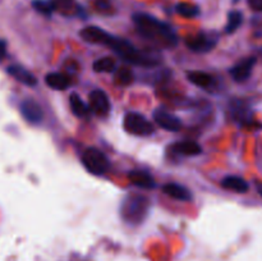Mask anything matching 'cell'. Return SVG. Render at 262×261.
I'll use <instances>...</instances> for the list:
<instances>
[{
    "mask_svg": "<svg viewBox=\"0 0 262 261\" xmlns=\"http://www.w3.org/2000/svg\"><path fill=\"white\" fill-rule=\"evenodd\" d=\"M56 9H60L63 13H71L74 9V0H54Z\"/></svg>",
    "mask_w": 262,
    "mask_h": 261,
    "instance_id": "484cf974",
    "label": "cell"
},
{
    "mask_svg": "<svg viewBox=\"0 0 262 261\" xmlns=\"http://www.w3.org/2000/svg\"><path fill=\"white\" fill-rule=\"evenodd\" d=\"M82 164L94 176L105 174L109 169V159L96 147H89L82 154Z\"/></svg>",
    "mask_w": 262,
    "mask_h": 261,
    "instance_id": "277c9868",
    "label": "cell"
},
{
    "mask_svg": "<svg viewBox=\"0 0 262 261\" xmlns=\"http://www.w3.org/2000/svg\"><path fill=\"white\" fill-rule=\"evenodd\" d=\"M177 13L184 18H194L200 14V9L197 5L189 4V3H179L176 7Z\"/></svg>",
    "mask_w": 262,
    "mask_h": 261,
    "instance_id": "cb8c5ba5",
    "label": "cell"
},
{
    "mask_svg": "<svg viewBox=\"0 0 262 261\" xmlns=\"http://www.w3.org/2000/svg\"><path fill=\"white\" fill-rule=\"evenodd\" d=\"M242 22H243L242 13L238 12V10H233V12H230L229 15H228V22H227V26H225V32H227L228 35L234 33L235 31L241 27Z\"/></svg>",
    "mask_w": 262,
    "mask_h": 261,
    "instance_id": "7402d4cb",
    "label": "cell"
},
{
    "mask_svg": "<svg viewBox=\"0 0 262 261\" xmlns=\"http://www.w3.org/2000/svg\"><path fill=\"white\" fill-rule=\"evenodd\" d=\"M222 186L224 188L229 189V191L237 192V193H246V192L250 189V186L246 182V179H243L242 177L238 176H228L225 177L222 181Z\"/></svg>",
    "mask_w": 262,
    "mask_h": 261,
    "instance_id": "e0dca14e",
    "label": "cell"
},
{
    "mask_svg": "<svg viewBox=\"0 0 262 261\" xmlns=\"http://www.w3.org/2000/svg\"><path fill=\"white\" fill-rule=\"evenodd\" d=\"M32 5L38 13L45 15H50L56 9L54 0H35Z\"/></svg>",
    "mask_w": 262,
    "mask_h": 261,
    "instance_id": "d4e9b609",
    "label": "cell"
},
{
    "mask_svg": "<svg viewBox=\"0 0 262 261\" xmlns=\"http://www.w3.org/2000/svg\"><path fill=\"white\" fill-rule=\"evenodd\" d=\"M154 120L164 129L169 132H177L182 128V122L178 117L171 113L166 112L165 109H158L154 113Z\"/></svg>",
    "mask_w": 262,
    "mask_h": 261,
    "instance_id": "30bf717a",
    "label": "cell"
},
{
    "mask_svg": "<svg viewBox=\"0 0 262 261\" xmlns=\"http://www.w3.org/2000/svg\"><path fill=\"white\" fill-rule=\"evenodd\" d=\"M248 5L256 12H262V0H248Z\"/></svg>",
    "mask_w": 262,
    "mask_h": 261,
    "instance_id": "4316f807",
    "label": "cell"
},
{
    "mask_svg": "<svg viewBox=\"0 0 262 261\" xmlns=\"http://www.w3.org/2000/svg\"><path fill=\"white\" fill-rule=\"evenodd\" d=\"M69 105H71V109L73 112V114L78 118H86L90 114V109L86 104L83 102V100L78 96L77 94H72L69 96Z\"/></svg>",
    "mask_w": 262,
    "mask_h": 261,
    "instance_id": "ffe728a7",
    "label": "cell"
},
{
    "mask_svg": "<svg viewBox=\"0 0 262 261\" xmlns=\"http://www.w3.org/2000/svg\"><path fill=\"white\" fill-rule=\"evenodd\" d=\"M173 153L182 156H196L202 154V148L196 141H181L173 145Z\"/></svg>",
    "mask_w": 262,
    "mask_h": 261,
    "instance_id": "2e32d148",
    "label": "cell"
},
{
    "mask_svg": "<svg viewBox=\"0 0 262 261\" xmlns=\"http://www.w3.org/2000/svg\"><path fill=\"white\" fill-rule=\"evenodd\" d=\"M20 114L31 124H40L43 120V110L37 101L33 99H26L20 102Z\"/></svg>",
    "mask_w": 262,
    "mask_h": 261,
    "instance_id": "9c48e42d",
    "label": "cell"
},
{
    "mask_svg": "<svg viewBox=\"0 0 262 261\" xmlns=\"http://www.w3.org/2000/svg\"><path fill=\"white\" fill-rule=\"evenodd\" d=\"M187 77H188L191 83L196 84V86L201 87V89H207V87H210L214 83V78L209 73H205V72L201 71L188 72Z\"/></svg>",
    "mask_w": 262,
    "mask_h": 261,
    "instance_id": "d6986e66",
    "label": "cell"
},
{
    "mask_svg": "<svg viewBox=\"0 0 262 261\" xmlns=\"http://www.w3.org/2000/svg\"><path fill=\"white\" fill-rule=\"evenodd\" d=\"M216 41L217 38H215L214 36L201 32L199 35L191 36V37L187 38L186 45L189 50L194 51V53H207V51H211L215 48Z\"/></svg>",
    "mask_w": 262,
    "mask_h": 261,
    "instance_id": "52a82bcc",
    "label": "cell"
},
{
    "mask_svg": "<svg viewBox=\"0 0 262 261\" xmlns=\"http://www.w3.org/2000/svg\"><path fill=\"white\" fill-rule=\"evenodd\" d=\"M133 22L138 32L145 38L152 40L168 48H174L178 44V37L173 27L168 23L161 22L155 17L146 13H137L133 15Z\"/></svg>",
    "mask_w": 262,
    "mask_h": 261,
    "instance_id": "6da1fadb",
    "label": "cell"
},
{
    "mask_svg": "<svg viewBox=\"0 0 262 261\" xmlns=\"http://www.w3.org/2000/svg\"><path fill=\"white\" fill-rule=\"evenodd\" d=\"M115 82L119 86H129L133 82V72L127 67H120L115 71Z\"/></svg>",
    "mask_w": 262,
    "mask_h": 261,
    "instance_id": "603a6c76",
    "label": "cell"
},
{
    "mask_svg": "<svg viewBox=\"0 0 262 261\" xmlns=\"http://www.w3.org/2000/svg\"><path fill=\"white\" fill-rule=\"evenodd\" d=\"M150 200L141 193H129L120 204V216L130 225H138L147 217L150 211Z\"/></svg>",
    "mask_w": 262,
    "mask_h": 261,
    "instance_id": "3957f363",
    "label": "cell"
},
{
    "mask_svg": "<svg viewBox=\"0 0 262 261\" xmlns=\"http://www.w3.org/2000/svg\"><path fill=\"white\" fill-rule=\"evenodd\" d=\"M123 127L129 135L133 136H150L154 133V125L150 120L142 114L129 112L123 119Z\"/></svg>",
    "mask_w": 262,
    "mask_h": 261,
    "instance_id": "5b68a950",
    "label": "cell"
},
{
    "mask_svg": "<svg viewBox=\"0 0 262 261\" xmlns=\"http://www.w3.org/2000/svg\"><path fill=\"white\" fill-rule=\"evenodd\" d=\"M7 72L13 77V78L17 79V81L20 82L22 84H26V86L33 87L37 84V78H36L35 74H32L30 71H27L25 67L18 66V64H13V66L8 67Z\"/></svg>",
    "mask_w": 262,
    "mask_h": 261,
    "instance_id": "7c38bea8",
    "label": "cell"
},
{
    "mask_svg": "<svg viewBox=\"0 0 262 261\" xmlns=\"http://www.w3.org/2000/svg\"><path fill=\"white\" fill-rule=\"evenodd\" d=\"M109 48L113 51H115L120 58L124 59L128 63L133 64V66L151 68V67L160 64L158 56H155L154 54L146 53V51H140L132 42H129L125 38L115 37L114 36L112 42L109 44Z\"/></svg>",
    "mask_w": 262,
    "mask_h": 261,
    "instance_id": "7a4b0ae2",
    "label": "cell"
},
{
    "mask_svg": "<svg viewBox=\"0 0 262 261\" xmlns=\"http://www.w3.org/2000/svg\"><path fill=\"white\" fill-rule=\"evenodd\" d=\"M230 112H232L233 119L242 125H250L251 123H253L252 110L243 102H233Z\"/></svg>",
    "mask_w": 262,
    "mask_h": 261,
    "instance_id": "4fadbf2b",
    "label": "cell"
},
{
    "mask_svg": "<svg viewBox=\"0 0 262 261\" xmlns=\"http://www.w3.org/2000/svg\"><path fill=\"white\" fill-rule=\"evenodd\" d=\"M92 68L96 73H113L117 71V63L110 56H105V58H100L94 61Z\"/></svg>",
    "mask_w": 262,
    "mask_h": 261,
    "instance_id": "44dd1931",
    "label": "cell"
},
{
    "mask_svg": "<svg viewBox=\"0 0 262 261\" xmlns=\"http://www.w3.org/2000/svg\"><path fill=\"white\" fill-rule=\"evenodd\" d=\"M7 55V42L4 40H0V61Z\"/></svg>",
    "mask_w": 262,
    "mask_h": 261,
    "instance_id": "83f0119b",
    "label": "cell"
},
{
    "mask_svg": "<svg viewBox=\"0 0 262 261\" xmlns=\"http://www.w3.org/2000/svg\"><path fill=\"white\" fill-rule=\"evenodd\" d=\"M89 106L92 113L105 117L110 112V100L102 90H94L89 96Z\"/></svg>",
    "mask_w": 262,
    "mask_h": 261,
    "instance_id": "ba28073f",
    "label": "cell"
},
{
    "mask_svg": "<svg viewBox=\"0 0 262 261\" xmlns=\"http://www.w3.org/2000/svg\"><path fill=\"white\" fill-rule=\"evenodd\" d=\"M45 82L49 87L54 90H66L71 86V78L68 76L59 72H53V73L46 74Z\"/></svg>",
    "mask_w": 262,
    "mask_h": 261,
    "instance_id": "ac0fdd59",
    "label": "cell"
},
{
    "mask_svg": "<svg viewBox=\"0 0 262 261\" xmlns=\"http://www.w3.org/2000/svg\"><path fill=\"white\" fill-rule=\"evenodd\" d=\"M258 192H260V193L262 194V186H260V187H258Z\"/></svg>",
    "mask_w": 262,
    "mask_h": 261,
    "instance_id": "f1b7e54d",
    "label": "cell"
},
{
    "mask_svg": "<svg viewBox=\"0 0 262 261\" xmlns=\"http://www.w3.org/2000/svg\"><path fill=\"white\" fill-rule=\"evenodd\" d=\"M256 64V58H247V59H243L242 61L235 64L234 67H232L229 71L230 76L232 78L234 79L235 82H245L247 81L248 78L251 77L253 71V67Z\"/></svg>",
    "mask_w": 262,
    "mask_h": 261,
    "instance_id": "8fae6325",
    "label": "cell"
},
{
    "mask_svg": "<svg viewBox=\"0 0 262 261\" xmlns=\"http://www.w3.org/2000/svg\"><path fill=\"white\" fill-rule=\"evenodd\" d=\"M79 36L83 41L89 44H95V45H106L109 46V44L112 42L113 37L114 36L110 35L109 32H106L102 28L96 27V26H89V27H84L83 30L79 32Z\"/></svg>",
    "mask_w": 262,
    "mask_h": 261,
    "instance_id": "8992f818",
    "label": "cell"
},
{
    "mask_svg": "<svg viewBox=\"0 0 262 261\" xmlns=\"http://www.w3.org/2000/svg\"><path fill=\"white\" fill-rule=\"evenodd\" d=\"M164 193L168 194L169 197L174 200H178V201H191L192 200V193L187 187L182 186L178 183H168L163 187Z\"/></svg>",
    "mask_w": 262,
    "mask_h": 261,
    "instance_id": "5bb4252c",
    "label": "cell"
},
{
    "mask_svg": "<svg viewBox=\"0 0 262 261\" xmlns=\"http://www.w3.org/2000/svg\"><path fill=\"white\" fill-rule=\"evenodd\" d=\"M128 179H129L130 183L143 189H151L155 187V181H154L152 176L148 174L147 171L132 170L128 173Z\"/></svg>",
    "mask_w": 262,
    "mask_h": 261,
    "instance_id": "9a60e30c",
    "label": "cell"
}]
</instances>
